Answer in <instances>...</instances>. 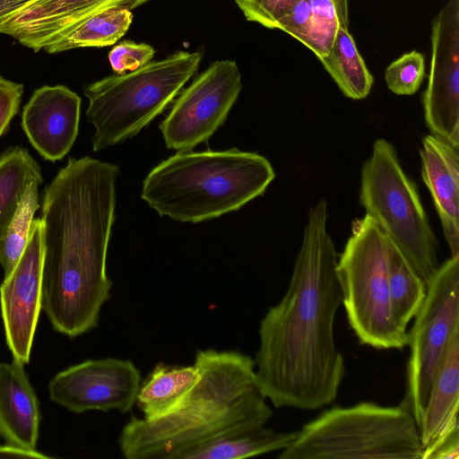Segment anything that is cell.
I'll return each mask as SVG.
<instances>
[{"label":"cell","mask_w":459,"mask_h":459,"mask_svg":"<svg viewBox=\"0 0 459 459\" xmlns=\"http://www.w3.org/2000/svg\"><path fill=\"white\" fill-rule=\"evenodd\" d=\"M424 117L435 134L459 147V0H447L432 22Z\"/></svg>","instance_id":"12"},{"label":"cell","mask_w":459,"mask_h":459,"mask_svg":"<svg viewBox=\"0 0 459 459\" xmlns=\"http://www.w3.org/2000/svg\"><path fill=\"white\" fill-rule=\"evenodd\" d=\"M459 428L454 429L432 447L422 453L421 459H458Z\"/></svg>","instance_id":"30"},{"label":"cell","mask_w":459,"mask_h":459,"mask_svg":"<svg viewBox=\"0 0 459 459\" xmlns=\"http://www.w3.org/2000/svg\"><path fill=\"white\" fill-rule=\"evenodd\" d=\"M199 378L171 413L132 415L118 437L126 459H178L204 443L264 426L273 411L255 383V361L237 351L198 350Z\"/></svg>","instance_id":"3"},{"label":"cell","mask_w":459,"mask_h":459,"mask_svg":"<svg viewBox=\"0 0 459 459\" xmlns=\"http://www.w3.org/2000/svg\"><path fill=\"white\" fill-rule=\"evenodd\" d=\"M31 183L26 189L14 217L0 243V264L4 276L15 267L28 243L31 223L39 208V186Z\"/></svg>","instance_id":"26"},{"label":"cell","mask_w":459,"mask_h":459,"mask_svg":"<svg viewBox=\"0 0 459 459\" xmlns=\"http://www.w3.org/2000/svg\"><path fill=\"white\" fill-rule=\"evenodd\" d=\"M386 238L368 215L356 220L337 259L342 303L361 344L377 350H403L408 331L396 324L391 308Z\"/></svg>","instance_id":"8"},{"label":"cell","mask_w":459,"mask_h":459,"mask_svg":"<svg viewBox=\"0 0 459 459\" xmlns=\"http://www.w3.org/2000/svg\"><path fill=\"white\" fill-rule=\"evenodd\" d=\"M459 331V255L438 266L408 332L411 353L406 393L402 404L421 420L433 378L454 334Z\"/></svg>","instance_id":"9"},{"label":"cell","mask_w":459,"mask_h":459,"mask_svg":"<svg viewBox=\"0 0 459 459\" xmlns=\"http://www.w3.org/2000/svg\"><path fill=\"white\" fill-rule=\"evenodd\" d=\"M43 228L33 219L26 247L0 285V307L7 346L13 359L27 364L42 310Z\"/></svg>","instance_id":"13"},{"label":"cell","mask_w":459,"mask_h":459,"mask_svg":"<svg viewBox=\"0 0 459 459\" xmlns=\"http://www.w3.org/2000/svg\"><path fill=\"white\" fill-rule=\"evenodd\" d=\"M387 274L394 318L403 330L414 318L426 297L427 286L400 251L386 238Z\"/></svg>","instance_id":"25"},{"label":"cell","mask_w":459,"mask_h":459,"mask_svg":"<svg viewBox=\"0 0 459 459\" xmlns=\"http://www.w3.org/2000/svg\"><path fill=\"white\" fill-rule=\"evenodd\" d=\"M199 378L193 365L158 363L140 384L135 404L145 420H154L174 411Z\"/></svg>","instance_id":"20"},{"label":"cell","mask_w":459,"mask_h":459,"mask_svg":"<svg viewBox=\"0 0 459 459\" xmlns=\"http://www.w3.org/2000/svg\"><path fill=\"white\" fill-rule=\"evenodd\" d=\"M81 98L65 85L37 89L22 114V128L30 144L45 160H62L79 131Z\"/></svg>","instance_id":"15"},{"label":"cell","mask_w":459,"mask_h":459,"mask_svg":"<svg viewBox=\"0 0 459 459\" xmlns=\"http://www.w3.org/2000/svg\"><path fill=\"white\" fill-rule=\"evenodd\" d=\"M359 203L427 286L439 266L436 238L417 186L385 139L362 166Z\"/></svg>","instance_id":"7"},{"label":"cell","mask_w":459,"mask_h":459,"mask_svg":"<svg viewBox=\"0 0 459 459\" xmlns=\"http://www.w3.org/2000/svg\"><path fill=\"white\" fill-rule=\"evenodd\" d=\"M425 60L422 54L412 50L392 62L385 73L389 90L397 95H412L424 78Z\"/></svg>","instance_id":"27"},{"label":"cell","mask_w":459,"mask_h":459,"mask_svg":"<svg viewBox=\"0 0 459 459\" xmlns=\"http://www.w3.org/2000/svg\"><path fill=\"white\" fill-rule=\"evenodd\" d=\"M0 458H29V459H49L37 450H28L11 444L0 445Z\"/></svg>","instance_id":"31"},{"label":"cell","mask_w":459,"mask_h":459,"mask_svg":"<svg viewBox=\"0 0 459 459\" xmlns=\"http://www.w3.org/2000/svg\"><path fill=\"white\" fill-rule=\"evenodd\" d=\"M416 421L402 403H360L324 411L297 431L279 459H421Z\"/></svg>","instance_id":"5"},{"label":"cell","mask_w":459,"mask_h":459,"mask_svg":"<svg viewBox=\"0 0 459 459\" xmlns=\"http://www.w3.org/2000/svg\"><path fill=\"white\" fill-rule=\"evenodd\" d=\"M154 55L155 50L151 45L126 40L109 51L108 62L113 72L121 75L145 65Z\"/></svg>","instance_id":"28"},{"label":"cell","mask_w":459,"mask_h":459,"mask_svg":"<svg viewBox=\"0 0 459 459\" xmlns=\"http://www.w3.org/2000/svg\"><path fill=\"white\" fill-rule=\"evenodd\" d=\"M327 219V204L319 200L308 211L288 289L260 322L255 383L275 408L329 405L345 376L333 333L342 291Z\"/></svg>","instance_id":"1"},{"label":"cell","mask_w":459,"mask_h":459,"mask_svg":"<svg viewBox=\"0 0 459 459\" xmlns=\"http://www.w3.org/2000/svg\"><path fill=\"white\" fill-rule=\"evenodd\" d=\"M241 90L236 61L212 63L180 91L160 123L166 147L186 152L206 142L225 122Z\"/></svg>","instance_id":"10"},{"label":"cell","mask_w":459,"mask_h":459,"mask_svg":"<svg viewBox=\"0 0 459 459\" xmlns=\"http://www.w3.org/2000/svg\"><path fill=\"white\" fill-rule=\"evenodd\" d=\"M141 373L129 359H88L56 374L48 384L50 400L70 411L127 412L135 404Z\"/></svg>","instance_id":"11"},{"label":"cell","mask_w":459,"mask_h":459,"mask_svg":"<svg viewBox=\"0 0 459 459\" xmlns=\"http://www.w3.org/2000/svg\"><path fill=\"white\" fill-rule=\"evenodd\" d=\"M459 331L452 337L433 378L419 425L422 453L459 428Z\"/></svg>","instance_id":"19"},{"label":"cell","mask_w":459,"mask_h":459,"mask_svg":"<svg viewBox=\"0 0 459 459\" xmlns=\"http://www.w3.org/2000/svg\"><path fill=\"white\" fill-rule=\"evenodd\" d=\"M33 182H43L41 169L25 148L11 147L0 155V243Z\"/></svg>","instance_id":"23"},{"label":"cell","mask_w":459,"mask_h":459,"mask_svg":"<svg viewBox=\"0 0 459 459\" xmlns=\"http://www.w3.org/2000/svg\"><path fill=\"white\" fill-rule=\"evenodd\" d=\"M33 0H0V26Z\"/></svg>","instance_id":"32"},{"label":"cell","mask_w":459,"mask_h":459,"mask_svg":"<svg viewBox=\"0 0 459 459\" xmlns=\"http://www.w3.org/2000/svg\"><path fill=\"white\" fill-rule=\"evenodd\" d=\"M319 60L345 97L362 100L369 94L374 79L348 26L338 27L329 52Z\"/></svg>","instance_id":"22"},{"label":"cell","mask_w":459,"mask_h":459,"mask_svg":"<svg viewBox=\"0 0 459 459\" xmlns=\"http://www.w3.org/2000/svg\"><path fill=\"white\" fill-rule=\"evenodd\" d=\"M118 175L114 163L70 158L43 194L42 310L70 338L94 329L110 298L107 255Z\"/></svg>","instance_id":"2"},{"label":"cell","mask_w":459,"mask_h":459,"mask_svg":"<svg viewBox=\"0 0 459 459\" xmlns=\"http://www.w3.org/2000/svg\"><path fill=\"white\" fill-rule=\"evenodd\" d=\"M296 434L297 431L277 432L263 426L193 447L178 459H242L281 452L290 445Z\"/></svg>","instance_id":"21"},{"label":"cell","mask_w":459,"mask_h":459,"mask_svg":"<svg viewBox=\"0 0 459 459\" xmlns=\"http://www.w3.org/2000/svg\"><path fill=\"white\" fill-rule=\"evenodd\" d=\"M39 422V401L24 364L0 361V437L5 443L36 450Z\"/></svg>","instance_id":"18"},{"label":"cell","mask_w":459,"mask_h":459,"mask_svg":"<svg viewBox=\"0 0 459 459\" xmlns=\"http://www.w3.org/2000/svg\"><path fill=\"white\" fill-rule=\"evenodd\" d=\"M199 51H177L125 74L107 76L83 87L86 117L98 152L136 135L180 93L197 72Z\"/></svg>","instance_id":"6"},{"label":"cell","mask_w":459,"mask_h":459,"mask_svg":"<svg viewBox=\"0 0 459 459\" xmlns=\"http://www.w3.org/2000/svg\"><path fill=\"white\" fill-rule=\"evenodd\" d=\"M133 19V13L127 8L103 9L88 16L65 36L43 50L55 54L77 48L114 45L127 32Z\"/></svg>","instance_id":"24"},{"label":"cell","mask_w":459,"mask_h":459,"mask_svg":"<svg viewBox=\"0 0 459 459\" xmlns=\"http://www.w3.org/2000/svg\"><path fill=\"white\" fill-rule=\"evenodd\" d=\"M421 177L439 216L451 256L459 255V152L449 142L428 134L420 150Z\"/></svg>","instance_id":"17"},{"label":"cell","mask_w":459,"mask_h":459,"mask_svg":"<svg viewBox=\"0 0 459 459\" xmlns=\"http://www.w3.org/2000/svg\"><path fill=\"white\" fill-rule=\"evenodd\" d=\"M150 0H33L0 26V33L38 52L88 16L108 7L131 11Z\"/></svg>","instance_id":"16"},{"label":"cell","mask_w":459,"mask_h":459,"mask_svg":"<svg viewBox=\"0 0 459 459\" xmlns=\"http://www.w3.org/2000/svg\"><path fill=\"white\" fill-rule=\"evenodd\" d=\"M274 178L269 160L256 152H178L148 173L141 197L160 216L196 223L238 211Z\"/></svg>","instance_id":"4"},{"label":"cell","mask_w":459,"mask_h":459,"mask_svg":"<svg viewBox=\"0 0 459 459\" xmlns=\"http://www.w3.org/2000/svg\"><path fill=\"white\" fill-rule=\"evenodd\" d=\"M245 18L297 39L317 58L329 52L340 25L349 26L348 0H235Z\"/></svg>","instance_id":"14"},{"label":"cell","mask_w":459,"mask_h":459,"mask_svg":"<svg viewBox=\"0 0 459 459\" xmlns=\"http://www.w3.org/2000/svg\"><path fill=\"white\" fill-rule=\"evenodd\" d=\"M23 85L0 75V138L9 130L10 123L18 113Z\"/></svg>","instance_id":"29"}]
</instances>
